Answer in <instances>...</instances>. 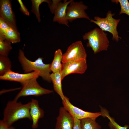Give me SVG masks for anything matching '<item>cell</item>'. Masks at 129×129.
<instances>
[{"mask_svg":"<svg viewBox=\"0 0 129 129\" xmlns=\"http://www.w3.org/2000/svg\"><path fill=\"white\" fill-rule=\"evenodd\" d=\"M30 114L32 122V127L33 129L38 128L39 120L44 116L43 110L40 107L37 100L34 99L31 100Z\"/></svg>","mask_w":129,"mask_h":129,"instance_id":"cell-14","label":"cell"},{"mask_svg":"<svg viewBox=\"0 0 129 129\" xmlns=\"http://www.w3.org/2000/svg\"><path fill=\"white\" fill-rule=\"evenodd\" d=\"M62 100L63 107L74 118L79 120L87 118L96 119L102 115L101 112L92 113L86 111L74 106L70 102L69 98L65 96Z\"/></svg>","mask_w":129,"mask_h":129,"instance_id":"cell-7","label":"cell"},{"mask_svg":"<svg viewBox=\"0 0 129 129\" xmlns=\"http://www.w3.org/2000/svg\"><path fill=\"white\" fill-rule=\"evenodd\" d=\"M4 39L12 43H19L21 41L20 34L18 30L10 26L6 31Z\"/></svg>","mask_w":129,"mask_h":129,"instance_id":"cell-17","label":"cell"},{"mask_svg":"<svg viewBox=\"0 0 129 129\" xmlns=\"http://www.w3.org/2000/svg\"><path fill=\"white\" fill-rule=\"evenodd\" d=\"M39 76V73L36 71L20 74L10 70L4 75H0V80L18 82L21 84L30 79L34 78H38Z\"/></svg>","mask_w":129,"mask_h":129,"instance_id":"cell-11","label":"cell"},{"mask_svg":"<svg viewBox=\"0 0 129 129\" xmlns=\"http://www.w3.org/2000/svg\"><path fill=\"white\" fill-rule=\"evenodd\" d=\"M32 7L31 11L36 16L39 22L41 21L39 7L40 5L43 2H46L48 4L51 2L48 0H32Z\"/></svg>","mask_w":129,"mask_h":129,"instance_id":"cell-20","label":"cell"},{"mask_svg":"<svg viewBox=\"0 0 129 129\" xmlns=\"http://www.w3.org/2000/svg\"><path fill=\"white\" fill-rule=\"evenodd\" d=\"M112 1L117 4L119 3L121 7L119 15L122 14H126L129 16V2L127 0H113Z\"/></svg>","mask_w":129,"mask_h":129,"instance_id":"cell-23","label":"cell"},{"mask_svg":"<svg viewBox=\"0 0 129 129\" xmlns=\"http://www.w3.org/2000/svg\"><path fill=\"white\" fill-rule=\"evenodd\" d=\"M0 129H15V128L12 126H9L3 120L0 121Z\"/></svg>","mask_w":129,"mask_h":129,"instance_id":"cell-27","label":"cell"},{"mask_svg":"<svg viewBox=\"0 0 129 129\" xmlns=\"http://www.w3.org/2000/svg\"><path fill=\"white\" fill-rule=\"evenodd\" d=\"M74 124L73 129H81L80 124V120L75 118H74Z\"/></svg>","mask_w":129,"mask_h":129,"instance_id":"cell-28","label":"cell"},{"mask_svg":"<svg viewBox=\"0 0 129 129\" xmlns=\"http://www.w3.org/2000/svg\"><path fill=\"white\" fill-rule=\"evenodd\" d=\"M61 0H53L48 4L50 11L52 14H54V11L59 4L61 2Z\"/></svg>","mask_w":129,"mask_h":129,"instance_id":"cell-25","label":"cell"},{"mask_svg":"<svg viewBox=\"0 0 129 129\" xmlns=\"http://www.w3.org/2000/svg\"><path fill=\"white\" fill-rule=\"evenodd\" d=\"M74 124L73 117L63 107H60L55 129H73Z\"/></svg>","mask_w":129,"mask_h":129,"instance_id":"cell-12","label":"cell"},{"mask_svg":"<svg viewBox=\"0 0 129 129\" xmlns=\"http://www.w3.org/2000/svg\"><path fill=\"white\" fill-rule=\"evenodd\" d=\"M11 63L8 57L0 56V75H2L11 70Z\"/></svg>","mask_w":129,"mask_h":129,"instance_id":"cell-19","label":"cell"},{"mask_svg":"<svg viewBox=\"0 0 129 129\" xmlns=\"http://www.w3.org/2000/svg\"><path fill=\"white\" fill-rule=\"evenodd\" d=\"M101 109L102 116L106 117L109 119L110 124L113 126L115 129H127L128 128H129V126L127 125L123 127L120 126L115 121L113 118L110 116L108 112L106 110L102 107Z\"/></svg>","mask_w":129,"mask_h":129,"instance_id":"cell-22","label":"cell"},{"mask_svg":"<svg viewBox=\"0 0 129 129\" xmlns=\"http://www.w3.org/2000/svg\"><path fill=\"white\" fill-rule=\"evenodd\" d=\"M0 17L2 18L10 27L18 30L15 16L9 0L0 1Z\"/></svg>","mask_w":129,"mask_h":129,"instance_id":"cell-10","label":"cell"},{"mask_svg":"<svg viewBox=\"0 0 129 129\" xmlns=\"http://www.w3.org/2000/svg\"><path fill=\"white\" fill-rule=\"evenodd\" d=\"M11 43L0 37V55L8 57L10 52L12 48Z\"/></svg>","mask_w":129,"mask_h":129,"instance_id":"cell-21","label":"cell"},{"mask_svg":"<svg viewBox=\"0 0 129 129\" xmlns=\"http://www.w3.org/2000/svg\"><path fill=\"white\" fill-rule=\"evenodd\" d=\"M31 102L25 104L14 100L7 102L3 113V120L9 126H11L18 120L25 118L32 121L30 114Z\"/></svg>","mask_w":129,"mask_h":129,"instance_id":"cell-1","label":"cell"},{"mask_svg":"<svg viewBox=\"0 0 129 129\" xmlns=\"http://www.w3.org/2000/svg\"><path fill=\"white\" fill-rule=\"evenodd\" d=\"M114 15V13H112L111 11H109L105 17L95 16L94 20L91 19L90 21L98 25L102 31L111 33L112 35V39L118 42L119 39L121 38L118 36L117 30V25L120 20L113 18V17Z\"/></svg>","mask_w":129,"mask_h":129,"instance_id":"cell-4","label":"cell"},{"mask_svg":"<svg viewBox=\"0 0 129 129\" xmlns=\"http://www.w3.org/2000/svg\"><path fill=\"white\" fill-rule=\"evenodd\" d=\"M88 7L84 4L82 1L75 2L73 0L67 6L66 10V18L68 21L71 22L78 18L91 19L85 12Z\"/></svg>","mask_w":129,"mask_h":129,"instance_id":"cell-8","label":"cell"},{"mask_svg":"<svg viewBox=\"0 0 129 129\" xmlns=\"http://www.w3.org/2000/svg\"><path fill=\"white\" fill-rule=\"evenodd\" d=\"M96 119L87 118L80 120L81 129H100L101 126L96 122Z\"/></svg>","mask_w":129,"mask_h":129,"instance_id":"cell-18","label":"cell"},{"mask_svg":"<svg viewBox=\"0 0 129 129\" xmlns=\"http://www.w3.org/2000/svg\"><path fill=\"white\" fill-rule=\"evenodd\" d=\"M83 38L84 40H88L87 46L91 48L94 54L107 50L109 46L107 34L98 28L86 33L83 35Z\"/></svg>","mask_w":129,"mask_h":129,"instance_id":"cell-3","label":"cell"},{"mask_svg":"<svg viewBox=\"0 0 129 129\" xmlns=\"http://www.w3.org/2000/svg\"><path fill=\"white\" fill-rule=\"evenodd\" d=\"M43 58L39 57L34 61L28 59L25 56L22 50H19L18 59L25 73L35 71L39 74V76L48 82L51 81L50 78V64H45L43 61Z\"/></svg>","mask_w":129,"mask_h":129,"instance_id":"cell-2","label":"cell"},{"mask_svg":"<svg viewBox=\"0 0 129 129\" xmlns=\"http://www.w3.org/2000/svg\"><path fill=\"white\" fill-rule=\"evenodd\" d=\"M38 78L29 80L21 84L22 88L15 96L14 100L17 101L20 97L28 96H38L51 93L53 91L41 87L37 81Z\"/></svg>","mask_w":129,"mask_h":129,"instance_id":"cell-5","label":"cell"},{"mask_svg":"<svg viewBox=\"0 0 129 129\" xmlns=\"http://www.w3.org/2000/svg\"><path fill=\"white\" fill-rule=\"evenodd\" d=\"M10 26L1 17H0V37L3 39Z\"/></svg>","mask_w":129,"mask_h":129,"instance_id":"cell-24","label":"cell"},{"mask_svg":"<svg viewBox=\"0 0 129 129\" xmlns=\"http://www.w3.org/2000/svg\"><path fill=\"white\" fill-rule=\"evenodd\" d=\"M73 0H64L59 4L54 12L53 22L69 27L68 21L66 18V10L68 5Z\"/></svg>","mask_w":129,"mask_h":129,"instance_id":"cell-13","label":"cell"},{"mask_svg":"<svg viewBox=\"0 0 129 129\" xmlns=\"http://www.w3.org/2000/svg\"><path fill=\"white\" fill-rule=\"evenodd\" d=\"M87 54L81 41H76L68 48L65 53L63 54L62 62L81 60L86 59Z\"/></svg>","mask_w":129,"mask_h":129,"instance_id":"cell-6","label":"cell"},{"mask_svg":"<svg viewBox=\"0 0 129 129\" xmlns=\"http://www.w3.org/2000/svg\"><path fill=\"white\" fill-rule=\"evenodd\" d=\"M63 54L61 49H58L55 52L52 62L50 65V69L53 73L60 72L62 67Z\"/></svg>","mask_w":129,"mask_h":129,"instance_id":"cell-16","label":"cell"},{"mask_svg":"<svg viewBox=\"0 0 129 129\" xmlns=\"http://www.w3.org/2000/svg\"><path fill=\"white\" fill-rule=\"evenodd\" d=\"M87 68L86 59L63 63L60 72L62 80L65 77L71 73H84Z\"/></svg>","mask_w":129,"mask_h":129,"instance_id":"cell-9","label":"cell"},{"mask_svg":"<svg viewBox=\"0 0 129 129\" xmlns=\"http://www.w3.org/2000/svg\"><path fill=\"white\" fill-rule=\"evenodd\" d=\"M17 1L20 6V9L23 14L27 16H29V12L21 0H18Z\"/></svg>","mask_w":129,"mask_h":129,"instance_id":"cell-26","label":"cell"},{"mask_svg":"<svg viewBox=\"0 0 129 129\" xmlns=\"http://www.w3.org/2000/svg\"><path fill=\"white\" fill-rule=\"evenodd\" d=\"M50 77L51 81L53 83L54 90L63 100L65 96L62 91L61 83L62 80L60 73H53L50 74Z\"/></svg>","mask_w":129,"mask_h":129,"instance_id":"cell-15","label":"cell"}]
</instances>
